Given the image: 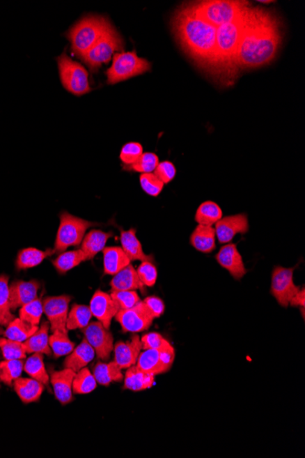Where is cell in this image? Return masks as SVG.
Instances as JSON below:
<instances>
[{"mask_svg": "<svg viewBox=\"0 0 305 458\" xmlns=\"http://www.w3.org/2000/svg\"><path fill=\"white\" fill-rule=\"evenodd\" d=\"M283 40L281 23L276 14L262 8H251L239 51V69H253L271 63Z\"/></svg>", "mask_w": 305, "mask_h": 458, "instance_id": "obj_1", "label": "cell"}, {"mask_svg": "<svg viewBox=\"0 0 305 458\" xmlns=\"http://www.w3.org/2000/svg\"><path fill=\"white\" fill-rule=\"evenodd\" d=\"M175 39L201 68L216 72L217 28L196 14L191 3L182 5L172 19Z\"/></svg>", "mask_w": 305, "mask_h": 458, "instance_id": "obj_2", "label": "cell"}, {"mask_svg": "<svg viewBox=\"0 0 305 458\" xmlns=\"http://www.w3.org/2000/svg\"><path fill=\"white\" fill-rule=\"evenodd\" d=\"M250 8L235 22L217 28L215 75L226 83H233L237 75V51Z\"/></svg>", "mask_w": 305, "mask_h": 458, "instance_id": "obj_3", "label": "cell"}, {"mask_svg": "<svg viewBox=\"0 0 305 458\" xmlns=\"http://www.w3.org/2000/svg\"><path fill=\"white\" fill-rule=\"evenodd\" d=\"M107 17L89 15L72 26L66 36L72 43V51L79 58L83 57L109 29Z\"/></svg>", "mask_w": 305, "mask_h": 458, "instance_id": "obj_4", "label": "cell"}, {"mask_svg": "<svg viewBox=\"0 0 305 458\" xmlns=\"http://www.w3.org/2000/svg\"><path fill=\"white\" fill-rule=\"evenodd\" d=\"M191 5L198 17L216 28L235 22L251 8L250 2L240 0H206Z\"/></svg>", "mask_w": 305, "mask_h": 458, "instance_id": "obj_5", "label": "cell"}, {"mask_svg": "<svg viewBox=\"0 0 305 458\" xmlns=\"http://www.w3.org/2000/svg\"><path fill=\"white\" fill-rule=\"evenodd\" d=\"M150 70V63L146 59L139 57L136 51L117 52L114 56L113 64L107 72V83H121Z\"/></svg>", "mask_w": 305, "mask_h": 458, "instance_id": "obj_6", "label": "cell"}, {"mask_svg": "<svg viewBox=\"0 0 305 458\" xmlns=\"http://www.w3.org/2000/svg\"><path fill=\"white\" fill-rule=\"evenodd\" d=\"M125 43L121 35L111 25L90 51L81 57L93 72H97L102 64L109 63L116 52L122 51Z\"/></svg>", "mask_w": 305, "mask_h": 458, "instance_id": "obj_7", "label": "cell"}, {"mask_svg": "<svg viewBox=\"0 0 305 458\" xmlns=\"http://www.w3.org/2000/svg\"><path fill=\"white\" fill-rule=\"evenodd\" d=\"M95 225L96 223L85 221L66 211L61 213L60 226L55 240V252H63L70 246L81 245L88 229Z\"/></svg>", "mask_w": 305, "mask_h": 458, "instance_id": "obj_8", "label": "cell"}, {"mask_svg": "<svg viewBox=\"0 0 305 458\" xmlns=\"http://www.w3.org/2000/svg\"><path fill=\"white\" fill-rule=\"evenodd\" d=\"M57 61L61 84L68 92L81 96L92 91L88 72L81 63L72 60L65 54L60 56Z\"/></svg>", "mask_w": 305, "mask_h": 458, "instance_id": "obj_9", "label": "cell"}, {"mask_svg": "<svg viewBox=\"0 0 305 458\" xmlns=\"http://www.w3.org/2000/svg\"><path fill=\"white\" fill-rule=\"evenodd\" d=\"M175 356L172 345L164 349H145L139 355L136 367L146 374L155 376L165 374L171 369Z\"/></svg>", "mask_w": 305, "mask_h": 458, "instance_id": "obj_10", "label": "cell"}, {"mask_svg": "<svg viewBox=\"0 0 305 458\" xmlns=\"http://www.w3.org/2000/svg\"><path fill=\"white\" fill-rule=\"evenodd\" d=\"M293 273L295 268L281 266L275 267L272 272L271 293L283 307H288L291 299L301 289L293 281Z\"/></svg>", "mask_w": 305, "mask_h": 458, "instance_id": "obj_11", "label": "cell"}, {"mask_svg": "<svg viewBox=\"0 0 305 458\" xmlns=\"http://www.w3.org/2000/svg\"><path fill=\"white\" fill-rule=\"evenodd\" d=\"M114 319L119 322L125 333H130L148 330L155 319L143 301L129 310H120Z\"/></svg>", "mask_w": 305, "mask_h": 458, "instance_id": "obj_12", "label": "cell"}, {"mask_svg": "<svg viewBox=\"0 0 305 458\" xmlns=\"http://www.w3.org/2000/svg\"><path fill=\"white\" fill-rule=\"evenodd\" d=\"M72 301L70 296H49L44 299L43 312L48 318L52 333L61 331L68 334L67 319H68L69 304Z\"/></svg>", "mask_w": 305, "mask_h": 458, "instance_id": "obj_13", "label": "cell"}, {"mask_svg": "<svg viewBox=\"0 0 305 458\" xmlns=\"http://www.w3.org/2000/svg\"><path fill=\"white\" fill-rule=\"evenodd\" d=\"M85 339L95 349L98 359L108 360L114 351V336L101 322H91L84 328Z\"/></svg>", "mask_w": 305, "mask_h": 458, "instance_id": "obj_14", "label": "cell"}, {"mask_svg": "<svg viewBox=\"0 0 305 458\" xmlns=\"http://www.w3.org/2000/svg\"><path fill=\"white\" fill-rule=\"evenodd\" d=\"M216 238L222 245L230 243L237 234H245L250 229L246 214L222 217L215 224Z\"/></svg>", "mask_w": 305, "mask_h": 458, "instance_id": "obj_15", "label": "cell"}, {"mask_svg": "<svg viewBox=\"0 0 305 458\" xmlns=\"http://www.w3.org/2000/svg\"><path fill=\"white\" fill-rule=\"evenodd\" d=\"M90 310L93 316L101 322L105 328L110 330L111 320L119 312V307L111 298L110 293L97 290L90 302Z\"/></svg>", "mask_w": 305, "mask_h": 458, "instance_id": "obj_16", "label": "cell"}, {"mask_svg": "<svg viewBox=\"0 0 305 458\" xmlns=\"http://www.w3.org/2000/svg\"><path fill=\"white\" fill-rule=\"evenodd\" d=\"M216 260L219 266L227 270L231 277L236 280H240L247 274L242 254L237 250L235 243H227L223 245L216 255Z\"/></svg>", "mask_w": 305, "mask_h": 458, "instance_id": "obj_17", "label": "cell"}, {"mask_svg": "<svg viewBox=\"0 0 305 458\" xmlns=\"http://www.w3.org/2000/svg\"><path fill=\"white\" fill-rule=\"evenodd\" d=\"M142 349V342L139 335H134L130 342H119L114 345V361L122 369L130 368L136 365Z\"/></svg>", "mask_w": 305, "mask_h": 458, "instance_id": "obj_18", "label": "cell"}, {"mask_svg": "<svg viewBox=\"0 0 305 458\" xmlns=\"http://www.w3.org/2000/svg\"><path fill=\"white\" fill-rule=\"evenodd\" d=\"M40 284L36 280L15 281L10 286V310H16L38 298Z\"/></svg>", "mask_w": 305, "mask_h": 458, "instance_id": "obj_19", "label": "cell"}, {"mask_svg": "<svg viewBox=\"0 0 305 458\" xmlns=\"http://www.w3.org/2000/svg\"><path fill=\"white\" fill-rule=\"evenodd\" d=\"M76 372L72 369H64L63 371H51L49 380L54 387L56 399L63 405L72 403V383Z\"/></svg>", "mask_w": 305, "mask_h": 458, "instance_id": "obj_20", "label": "cell"}, {"mask_svg": "<svg viewBox=\"0 0 305 458\" xmlns=\"http://www.w3.org/2000/svg\"><path fill=\"white\" fill-rule=\"evenodd\" d=\"M95 352L92 346L88 343L86 339L78 345V347L75 348L72 352L64 360V367L67 369H72L75 372L81 371V369L85 368L95 359Z\"/></svg>", "mask_w": 305, "mask_h": 458, "instance_id": "obj_21", "label": "cell"}, {"mask_svg": "<svg viewBox=\"0 0 305 458\" xmlns=\"http://www.w3.org/2000/svg\"><path fill=\"white\" fill-rule=\"evenodd\" d=\"M190 245L198 252L210 254L216 249V231L213 226L198 224L190 236Z\"/></svg>", "mask_w": 305, "mask_h": 458, "instance_id": "obj_22", "label": "cell"}, {"mask_svg": "<svg viewBox=\"0 0 305 458\" xmlns=\"http://www.w3.org/2000/svg\"><path fill=\"white\" fill-rule=\"evenodd\" d=\"M111 287L113 290H140L145 292V286L141 282L136 269L131 264L114 275Z\"/></svg>", "mask_w": 305, "mask_h": 458, "instance_id": "obj_23", "label": "cell"}, {"mask_svg": "<svg viewBox=\"0 0 305 458\" xmlns=\"http://www.w3.org/2000/svg\"><path fill=\"white\" fill-rule=\"evenodd\" d=\"M13 383L15 392L26 404L39 401L44 390L43 384L32 378L19 377Z\"/></svg>", "mask_w": 305, "mask_h": 458, "instance_id": "obj_24", "label": "cell"}, {"mask_svg": "<svg viewBox=\"0 0 305 458\" xmlns=\"http://www.w3.org/2000/svg\"><path fill=\"white\" fill-rule=\"evenodd\" d=\"M104 254V271L105 275H114L131 264L122 247L110 246L102 250Z\"/></svg>", "mask_w": 305, "mask_h": 458, "instance_id": "obj_25", "label": "cell"}, {"mask_svg": "<svg viewBox=\"0 0 305 458\" xmlns=\"http://www.w3.org/2000/svg\"><path fill=\"white\" fill-rule=\"evenodd\" d=\"M120 240H121L122 249L131 262L133 261H141V262L151 261L152 262V257L143 252L142 245L137 239L136 231L134 229H130L128 231L122 230Z\"/></svg>", "mask_w": 305, "mask_h": 458, "instance_id": "obj_26", "label": "cell"}, {"mask_svg": "<svg viewBox=\"0 0 305 458\" xmlns=\"http://www.w3.org/2000/svg\"><path fill=\"white\" fill-rule=\"evenodd\" d=\"M111 236L113 233H105L101 230L90 231L81 243V250L86 255L88 260H92L100 252L104 250L107 241Z\"/></svg>", "mask_w": 305, "mask_h": 458, "instance_id": "obj_27", "label": "cell"}, {"mask_svg": "<svg viewBox=\"0 0 305 458\" xmlns=\"http://www.w3.org/2000/svg\"><path fill=\"white\" fill-rule=\"evenodd\" d=\"M49 323L44 322L39 330L29 339L23 342L27 354L40 353L51 356L52 349L49 344Z\"/></svg>", "mask_w": 305, "mask_h": 458, "instance_id": "obj_28", "label": "cell"}, {"mask_svg": "<svg viewBox=\"0 0 305 458\" xmlns=\"http://www.w3.org/2000/svg\"><path fill=\"white\" fill-rule=\"evenodd\" d=\"M155 376L140 371L136 366L127 369L125 375V389L141 392L154 386Z\"/></svg>", "mask_w": 305, "mask_h": 458, "instance_id": "obj_29", "label": "cell"}, {"mask_svg": "<svg viewBox=\"0 0 305 458\" xmlns=\"http://www.w3.org/2000/svg\"><path fill=\"white\" fill-rule=\"evenodd\" d=\"M93 376L97 384L102 386H109L111 383H119L124 380L122 369L114 361L96 364L93 369Z\"/></svg>", "mask_w": 305, "mask_h": 458, "instance_id": "obj_30", "label": "cell"}, {"mask_svg": "<svg viewBox=\"0 0 305 458\" xmlns=\"http://www.w3.org/2000/svg\"><path fill=\"white\" fill-rule=\"evenodd\" d=\"M55 254L54 250L42 251L36 248H27L19 252L16 260V267L17 270H26L33 268L39 266L47 257H52Z\"/></svg>", "mask_w": 305, "mask_h": 458, "instance_id": "obj_31", "label": "cell"}, {"mask_svg": "<svg viewBox=\"0 0 305 458\" xmlns=\"http://www.w3.org/2000/svg\"><path fill=\"white\" fill-rule=\"evenodd\" d=\"M39 330L38 326L29 324L22 319H14L7 326L4 331V336L8 339L17 342H25L36 331Z\"/></svg>", "mask_w": 305, "mask_h": 458, "instance_id": "obj_32", "label": "cell"}, {"mask_svg": "<svg viewBox=\"0 0 305 458\" xmlns=\"http://www.w3.org/2000/svg\"><path fill=\"white\" fill-rule=\"evenodd\" d=\"M87 260L86 255L80 249V250L61 252L56 259L52 261V264L57 272L63 275Z\"/></svg>", "mask_w": 305, "mask_h": 458, "instance_id": "obj_33", "label": "cell"}, {"mask_svg": "<svg viewBox=\"0 0 305 458\" xmlns=\"http://www.w3.org/2000/svg\"><path fill=\"white\" fill-rule=\"evenodd\" d=\"M223 217L221 208L213 201H205L196 210L195 220L198 224L214 226Z\"/></svg>", "mask_w": 305, "mask_h": 458, "instance_id": "obj_34", "label": "cell"}, {"mask_svg": "<svg viewBox=\"0 0 305 458\" xmlns=\"http://www.w3.org/2000/svg\"><path fill=\"white\" fill-rule=\"evenodd\" d=\"M24 371L32 379L40 381L44 386L49 383V375L46 371L45 364L43 361V354L33 353L24 362Z\"/></svg>", "mask_w": 305, "mask_h": 458, "instance_id": "obj_35", "label": "cell"}, {"mask_svg": "<svg viewBox=\"0 0 305 458\" xmlns=\"http://www.w3.org/2000/svg\"><path fill=\"white\" fill-rule=\"evenodd\" d=\"M15 319L11 313L8 277L0 275V327H6Z\"/></svg>", "mask_w": 305, "mask_h": 458, "instance_id": "obj_36", "label": "cell"}, {"mask_svg": "<svg viewBox=\"0 0 305 458\" xmlns=\"http://www.w3.org/2000/svg\"><path fill=\"white\" fill-rule=\"evenodd\" d=\"M93 314L87 305L75 304L68 314L67 330H73L87 327L92 319Z\"/></svg>", "mask_w": 305, "mask_h": 458, "instance_id": "obj_37", "label": "cell"}, {"mask_svg": "<svg viewBox=\"0 0 305 458\" xmlns=\"http://www.w3.org/2000/svg\"><path fill=\"white\" fill-rule=\"evenodd\" d=\"M96 387L97 381L86 367L76 372L72 383V390L76 395H88L95 390Z\"/></svg>", "mask_w": 305, "mask_h": 458, "instance_id": "obj_38", "label": "cell"}, {"mask_svg": "<svg viewBox=\"0 0 305 458\" xmlns=\"http://www.w3.org/2000/svg\"><path fill=\"white\" fill-rule=\"evenodd\" d=\"M24 371L23 360H6L0 362V381L6 386H11Z\"/></svg>", "mask_w": 305, "mask_h": 458, "instance_id": "obj_39", "label": "cell"}, {"mask_svg": "<svg viewBox=\"0 0 305 458\" xmlns=\"http://www.w3.org/2000/svg\"><path fill=\"white\" fill-rule=\"evenodd\" d=\"M49 344L55 358L68 356L75 348V343L70 342L68 334L58 330L54 331L49 337Z\"/></svg>", "mask_w": 305, "mask_h": 458, "instance_id": "obj_40", "label": "cell"}, {"mask_svg": "<svg viewBox=\"0 0 305 458\" xmlns=\"http://www.w3.org/2000/svg\"><path fill=\"white\" fill-rule=\"evenodd\" d=\"M42 301L37 298L20 308L19 319L24 320V321L29 323V324L38 326L40 324V319H42Z\"/></svg>", "mask_w": 305, "mask_h": 458, "instance_id": "obj_41", "label": "cell"}, {"mask_svg": "<svg viewBox=\"0 0 305 458\" xmlns=\"http://www.w3.org/2000/svg\"><path fill=\"white\" fill-rule=\"evenodd\" d=\"M0 349L6 360H24L27 354L22 342H14L7 337L0 339Z\"/></svg>", "mask_w": 305, "mask_h": 458, "instance_id": "obj_42", "label": "cell"}, {"mask_svg": "<svg viewBox=\"0 0 305 458\" xmlns=\"http://www.w3.org/2000/svg\"><path fill=\"white\" fill-rule=\"evenodd\" d=\"M159 164V160L155 153L146 152L143 153L141 157L130 166H125L126 170H133V171L143 173H152Z\"/></svg>", "mask_w": 305, "mask_h": 458, "instance_id": "obj_43", "label": "cell"}, {"mask_svg": "<svg viewBox=\"0 0 305 458\" xmlns=\"http://www.w3.org/2000/svg\"><path fill=\"white\" fill-rule=\"evenodd\" d=\"M110 295L120 310L134 307L141 301L139 293L134 290H113Z\"/></svg>", "mask_w": 305, "mask_h": 458, "instance_id": "obj_44", "label": "cell"}, {"mask_svg": "<svg viewBox=\"0 0 305 458\" xmlns=\"http://www.w3.org/2000/svg\"><path fill=\"white\" fill-rule=\"evenodd\" d=\"M140 184L143 192L152 197H157L162 192L165 184L154 174V173H143L140 176Z\"/></svg>", "mask_w": 305, "mask_h": 458, "instance_id": "obj_45", "label": "cell"}, {"mask_svg": "<svg viewBox=\"0 0 305 458\" xmlns=\"http://www.w3.org/2000/svg\"><path fill=\"white\" fill-rule=\"evenodd\" d=\"M141 282L145 287H154L157 280V270L151 261H143L136 269Z\"/></svg>", "mask_w": 305, "mask_h": 458, "instance_id": "obj_46", "label": "cell"}, {"mask_svg": "<svg viewBox=\"0 0 305 458\" xmlns=\"http://www.w3.org/2000/svg\"><path fill=\"white\" fill-rule=\"evenodd\" d=\"M143 153V148L141 144L137 142H129L125 144L120 153V160L125 166H130L136 162Z\"/></svg>", "mask_w": 305, "mask_h": 458, "instance_id": "obj_47", "label": "cell"}, {"mask_svg": "<svg viewBox=\"0 0 305 458\" xmlns=\"http://www.w3.org/2000/svg\"><path fill=\"white\" fill-rule=\"evenodd\" d=\"M141 342H142L143 349H164L171 345L162 335L157 333L143 335L141 337Z\"/></svg>", "mask_w": 305, "mask_h": 458, "instance_id": "obj_48", "label": "cell"}, {"mask_svg": "<svg viewBox=\"0 0 305 458\" xmlns=\"http://www.w3.org/2000/svg\"><path fill=\"white\" fill-rule=\"evenodd\" d=\"M152 173L164 184H167L174 180L175 175H177V169H175L174 164L170 162V161H163V162L158 164L157 169Z\"/></svg>", "mask_w": 305, "mask_h": 458, "instance_id": "obj_49", "label": "cell"}, {"mask_svg": "<svg viewBox=\"0 0 305 458\" xmlns=\"http://www.w3.org/2000/svg\"><path fill=\"white\" fill-rule=\"evenodd\" d=\"M143 302L148 308L149 312L152 314L154 319L160 318L165 312V304H164L162 299L157 298V296H148Z\"/></svg>", "mask_w": 305, "mask_h": 458, "instance_id": "obj_50", "label": "cell"}, {"mask_svg": "<svg viewBox=\"0 0 305 458\" xmlns=\"http://www.w3.org/2000/svg\"><path fill=\"white\" fill-rule=\"evenodd\" d=\"M289 305H291L292 307H298L301 308H304L305 307V290L302 289L299 290L297 293H295V296L291 299Z\"/></svg>", "mask_w": 305, "mask_h": 458, "instance_id": "obj_51", "label": "cell"}, {"mask_svg": "<svg viewBox=\"0 0 305 458\" xmlns=\"http://www.w3.org/2000/svg\"><path fill=\"white\" fill-rule=\"evenodd\" d=\"M259 2H260V3H269L271 1H259Z\"/></svg>", "mask_w": 305, "mask_h": 458, "instance_id": "obj_52", "label": "cell"}, {"mask_svg": "<svg viewBox=\"0 0 305 458\" xmlns=\"http://www.w3.org/2000/svg\"><path fill=\"white\" fill-rule=\"evenodd\" d=\"M1 333H2V331H1V330H0V334H1Z\"/></svg>", "mask_w": 305, "mask_h": 458, "instance_id": "obj_53", "label": "cell"}]
</instances>
